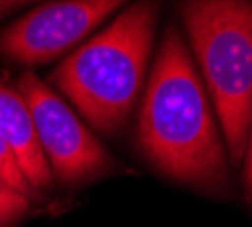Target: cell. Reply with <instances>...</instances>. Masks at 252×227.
<instances>
[{
    "label": "cell",
    "instance_id": "obj_1",
    "mask_svg": "<svg viewBox=\"0 0 252 227\" xmlns=\"http://www.w3.org/2000/svg\"><path fill=\"white\" fill-rule=\"evenodd\" d=\"M139 146L170 180L211 195L229 193L225 143L205 82H200L177 28H168L150 70L139 116Z\"/></svg>",
    "mask_w": 252,
    "mask_h": 227
},
{
    "label": "cell",
    "instance_id": "obj_2",
    "mask_svg": "<svg viewBox=\"0 0 252 227\" xmlns=\"http://www.w3.org/2000/svg\"><path fill=\"white\" fill-rule=\"evenodd\" d=\"M159 21V0H136L66 57L50 80L95 130H121L139 100Z\"/></svg>",
    "mask_w": 252,
    "mask_h": 227
},
{
    "label": "cell",
    "instance_id": "obj_3",
    "mask_svg": "<svg viewBox=\"0 0 252 227\" xmlns=\"http://www.w3.org/2000/svg\"><path fill=\"white\" fill-rule=\"evenodd\" d=\"M182 18L229 162L239 166L252 121V0H184Z\"/></svg>",
    "mask_w": 252,
    "mask_h": 227
},
{
    "label": "cell",
    "instance_id": "obj_4",
    "mask_svg": "<svg viewBox=\"0 0 252 227\" xmlns=\"http://www.w3.org/2000/svg\"><path fill=\"white\" fill-rule=\"evenodd\" d=\"M16 89L32 111L53 180H59L62 184H80L95 180L112 168V155L102 148L91 130L82 125L75 111L32 70L18 80Z\"/></svg>",
    "mask_w": 252,
    "mask_h": 227
},
{
    "label": "cell",
    "instance_id": "obj_5",
    "mask_svg": "<svg viewBox=\"0 0 252 227\" xmlns=\"http://www.w3.org/2000/svg\"><path fill=\"white\" fill-rule=\"evenodd\" d=\"M127 0H55L0 32V55L21 64H43L91 34Z\"/></svg>",
    "mask_w": 252,
    "mask_h": 227
},
{
    "label": "cell",
    "instance_id": "obj_6",
    "mask_svg": "<svg viewBox=\"0 0 252 227\" xmlns=\"http://www.w3.org/2000/svg\"><path fill=\"white\" fill-rule=\"evenodd\" d=\"M0 139L7 143L30 187L46 189L53 184V170L43 155L34 118L18 89L0 84Z\"/></svg>",
    "mask_w": 252,
    "mask_h": 227
},
{
    "label": "cell",
    "instance_id": "obj_7",
    "mask_svg": "<svg viewBox=\"0 0 252 227\" xmlns=\"http://www.w3.org/2000/svg\"><path fill=\"white\" fill-rule=\"evenodd\" d=\"M30 211V198L0 180V227H12Z\"/></svg>",
    "mask_w": 252,
    "mask_h": 227
},
{
    "label": "cell",
    "instance_id": "obj_8",
    "mask_svg": "<svg viewBox=\"0 0 252 227\" xmlns=\"http://www.w3.org/2000/svg\"><path fill=\"white\" fill-rule=\"evenodd\" d=\"M0 180L5 184H9L12 189H16L18 193L28 195V198H32V193H34V189L30 187V182L25 180V175L18 168L12 150L7 148V143L2 139H0Z\"/></svg>",
    "mask_w": 252,
    "mask_h": 227
},
{
    "label": "cell",
    "instance_id": "obj_9",
    "mask_svg": "<svg viewBox=\"0 0 252 227\" xmlns=\"http://www.w3.org/2000/svg\"><path fill=\"white\" fill-rule=\"evenodd\" d=\"M246 195L252 202V121H250V136H248V150H246Z\"/></svg>",
    "mask_w": 252,
    "mask_h": 227
},
{
    "label": "cell",
    "instance_id": "obj_10",
    "mask_svg": "<svg viewBox=\"0 0 252 227\" xmlns=\"http://www.w3.org/2000/svg\"><path fill=\"white\" fill-rule=\"evenodd\" d=\"M28 2H34V0H0V16H5V14L14 12L16 7H23Z\"/></svg>",
    "mask_w": 252,
    "mask_h": 227
}]
</instances>
